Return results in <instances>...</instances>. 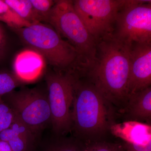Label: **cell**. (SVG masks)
Returning <instances> with one entry per match:
<instances>
[{
    "label": "cell",
    "mask_w": 151,
    "mask_h": 151,
    "mask_svg": "<svg viewBox=\"0 0 151 151\" xmlns=\"http://www.w3.org/2000/svg\"><path fill=\"white\" fill-rule=\"evenodd\" d=\"M97 41L96 60L83 77L95 86L111 105L124 108L129 95L130 47L112 34Z\"/></svg>",
    "instance_id": "1"
},
{
    "label": "cell",
    "mask_w": 151,
    "mask_h": 151,
    "mask_svg": "<svg viewBox=\"0 0 151 151\" xmlns=\"http://www.w3.org/2000/svg\"><path fill=\"white\" fill-rule=\"evenodd\" d=\"M73 75L71 131L86 144L102 141L114 124L112 105L88 79Z\"/></svg>",
    "instance_id": "2"
},
{
    "label": "cell",
    "mask_w": 151,
    "mask_h": 151,
    "mask_svg": "<svg viewBox=\"0 0 151 151\" xmlns=\"http://www.w3.org/2000/svg\"><path fill=\"white\" fill-rule=\"evenodd\" d=\"M46 23L75 49L78 55L76 71L84 76L96 61L97 41L76 12L73 1H55Z\"/></svg>",
    "instance_id": "3"
},
{
    "label": "cell",
    "mask_w": 151,
    "mask_h": 151,
    "mask_svg": "<svg viewBox=\"0 0 151 151\" xmlns=\"http://www.w3.org/2000/svg\"><path fill=\"white\" fill-rule=\"evenodd\" d=\"M14 30L24 44L39 53L55 71L68 73L76 70L77 52L50 25L38 23Z\"/></svg>",
    "instance_id": "4"
},
{
    "label": "cell",
    "mask_w": 151,
    "mask_h": 151,
    "mask_svg": "<svg viewBox=\"0 0 151 151\" xmlns=\"http://www.w3.org/2000/svg\"><path fill=\"white\" fill-rule=\"evenodd\" d=\"M112 35L129 46L135 43H151V1L125 0Z\"/></svg>",
    "instance_id": "5"
},
{
    "label": "cell",
    "mask_w": 151,
    "mask_h": 151,
    "mask_svg": "<svg viewBox=\"0 0 151 151\" xmlns=\"http://www.w3.org/2000/svg\"><path fill=\"white\" fill-rule=\"evenodd\" d=\"M1 98L16 116L35 134L51 123L47 90L22 88Z\"/></svg>",
    "instance_id": "6"
},
{
    "label": "cell",
    "mask_w": 151,
    "mask_h": 151,
    "mask_svg": "<svg viewBox=\"0 0 151 151\" xmlns=\"http://www.w3.org/2000/svg\"><path fill=\"white\" fill-rule=\"evenodd\" d=\"M73 73L54 71L45 76L52 130L58 137L71 132Z\"/></svg>",
    "instance_id": "7"
},
{
    "label": "cell",
    "mask_w": 151,
    "mask_h": 151,
    "mask_svg": "<svg viewBox=\"0 0 151 151\" xmlns=\"http://www.w3.org/2000/svg\"><path fill=\"white\" fill-rule=\"evenodd\" d=\"M125 0H75L73 7L96 40L112 34L119 11Z\"/></svg>",
    "instance_id": "8"
},
{
    "label": "cell",
    "mask_w": 151,
    "mask_h": 151,
    "mask_svg": "<svg viewBox=\"0 0 151 151\" xmlns=\"http://www.w3.org/2000/svg\"><path fill=\"white\" fill-rule=\"evenodd\" d=\"M130 60L129 94L151 86V42L133 44Z\"/></svg>",
    "instance_id": "9"
},
{
    "label": "cell",
    "mask_w": 151,
    "mask_h": 151,
    "mask_svg": "<svg viewBox=\"0 0 151 151\" xmlns=\"http://www.w3.org/2000/svg\"><path fill=\"white\" fill-rule=\"evenodd\" d=\"M113 135L122 139L127 147L137 151H151V127L148 124L126 121L113 124L110 128Z\"/></svg>",
    "instance_id": "10"
},
{
    "label": "cell",
    "mask_w": 151,
    "mask_h": 151,
    "mask_svg": "<svg viewBox=\"0 0 151 151\" xmlns=\"http://www.w3.org/2000/svg\"><path fill=\"white\" fill-rule=\"evenodd\" d=\"M45 60L37 52L29 48L19 52L13 63L14 73L24 84L37 80L45 70Z\"/></svg>",
    "instance_id": "11"
},
{
    "label": "cell",
    "mask_w": 151,
    "mask_h": 151,
    "mask_svg": "<svg viewBox=\"0 0 151 151\" xmlns=\"http://www.w3.org/2000/svg\"><path fill=\"white\" fill-rule=\"evenodd\" d=\"M126 121H151V87L129 94L127 103L122 109Z\"/></svg>",
    "instance_id": "12"
},
{
    "label": "cell",
    "mask_w": 151,
    "mask_h": 151,
    "mask_svg": "<svg viewBox=\"0 0 151 151\" xmlns=\"http://www.w3.org/2000/svg\"><path fill=\"white\" fill-rule=\"evenodd\" d=\"M15 12L31 24L41 22L30 0H4Z\"/></svg>",
    "instance_id": "13"
},
{
    "label": "cell",
    "mask_w": 151,
    "mask_h": 151,
    "mask_svg": "<svg viewBox=\"0 0 151 151\" xmlns=\"http://www.w3.org/2000/svg\"><path fill=\"white\" fill-rule=\"evenodd\" d=\"M59 137L50 143L45 151H88L89 144L75 137Z\"/></svg>",
    "instance_id": "14"
},
{
    "label": "cell",
    "mask_w": 151,
    "mask_h": 151,
    "mask_svg": "<svg viewBox=\"0 0 151 151\" xmlns=\"http://www.w3.org/2000/svg\"><path fill=\"white\" fill-rule=\"evenodd\" d=\"M0 140L8 143L12 151H28L32 144L10 128L0 132Z\"/></svg>",
    "instance_id": "15"
},
{
    "label": "cell",
    "mask_w": 151,
    "mask_h": 151,
    "mask_svg": "<svg viewBox=\"0 0 151 151\" xmlns=\"http://www.w3.org/2000/svg\"><path fill=\"white\" fill-rule=\"evenodd\" d=\"M0 21L13 29L27 27L32 25L19 17L2 0H0Z\"/></svg>",
    "instance_id": "16"
},
{
    "label": "cell",
    "mask_w": 151,
    "mask_h": 151,
    "mask_svg": "<svg viewBox=\"0 0 151 151\" xmlns=\"http://www.w3.org/2000/svg\"><path fill=\"white\" fill-rule=\"evenodd\" d=\"M24 84L14 73L0 72V98Z\"/></svg>",
    "instance_id": "17"
},
{
    "label": "cell",
    "mask_w": 151,
    "mask_h": 151,
    "mask_svg": "<svg viewBox=\"0 0 151 151\" xmlns=\"http://www.w3.org/2000/svg\"><path fill=\"white\" fill-rule=\"evenodd\" d=\"M40 19L41 22L46 23L49 14L54 6L55 1L52 0H30Z\"/></svg>",
    "instance_id": "18"
},
{
    "label": "cell",
    "mask_w": 151,
    "mask_h": 151,
    "mask_svg": "<svg viewBox=\"0 0 151 151\" xmlns=\"http://www.w3.org/2000/svg\"><path fill=\"white\" fill-rule=\"evenodd\" d=\"M88 151H128L125 143L100 141L89 144Z\"/></svg>",
    "instance_id": "19"
},
{
    "label": "cell",
    "mask_w": 151,
    "mask_h": 151,
    "mask_svg": "<svg viewBox=\"0 0 151 151\" xmlns=\"http://www.w3.org/2000/svg\"><path fill=\"white\" fill-rule=\"evenodd\" d=\"M15 117L12 110L0 98V132L10 127Z\"/></svg>",
    "instance_id": "20"
},
{
    "label": "cell",
    "mask_w": 151,
    "mask_h": 151,
    "mask_svg": "<svg viewBox=\"0 0 151 151\" xmlns=\"http://www.w3.org/2000/svg\"><path fill=\"white\" fill-rule=\"evenodd\" d=\"M9 128L14 132L23 137L32 144L35 139L36 134L16 116Z\"/></svg>",
    "instance_id": "21"
},
{
    "label": "cell",
    "mask_w": 151,
    "mask_h": 151,
    "mask_svg": "<svg viewBox=\"0 0 151 151\" xmlns=\"http://www.w3.org/2000/svg\"><path fill=\"white\" fill-rule=\"evenodd\" d=\"M0 151H12L8 143L0 140Z\"/></svg>",
    "instance_id": "22"
},
{
    "label": "cell",
    "mask_w": 151,
    "mask_h": 151,
    "mask_svg": "<svg viewBox=\"0 0 151 151\" xmlns=\"http://www.w3.org/2000/svg\"><path fill=\"white\" fill-rule=\"evenodd\" d=\"M5 44V36L2 29L0 26V53Z\"/></svg>",
    "instance_id": "23"
},
{
    "label": "cell",
    "mask_w": 151,
    "mask_h": 151,
    "mask_svg": "<svg viewBox=\"0 0 151 151\" xmlns=\"http://www.w3.org/2000/svg\"><path fill=\"white\" fill-rule=\"evenodd\" d=\"M125 145H126V144H125ZM126 145V146H127V149H128V151H137L134 150H133V149L130 148L129 147H127V145Z\"/></svg>",
    "instance_id": "24"
}]
</instances>
